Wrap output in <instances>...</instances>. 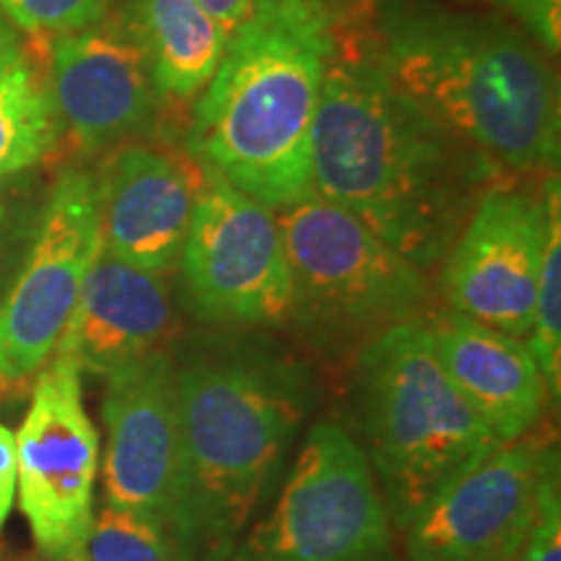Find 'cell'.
Returning a JSON list of instances; mask_svg holds the SVG:
<instances>
[{
	"label": "cell",
	"instance_id": "obj_1",
	"mask_svg": "<svg viewBox=\"0 0 561 561\" xmlns=\"http://www.w3.org/2000/svg\"><path fill=\"white\" fill-rule=\"evenodd\" d=\"M496 172L413 102L377 53L335 45L312 125L314 195L424 271L447 255Z\"/></svg>",
	"mask_w": 561,
	"mask_h": 561
},
{
	"label": "cell",
	"instance_id": "obj_2",
	"mask_svg": "<svg viewBox=\"0 0 561 561\" xmlns=\"http://www.w3.org/2000/svg\"><path fill=\"white\" fill-rule=\"evenodd\" d=\"M180 491L170 525L178 561H227L310 416L305 364L257 346L219 343L174 362Z\"/></svg>",
	"mask_w": 561,
	"mask_h": 561
},
{
	"label": "cell",
	"instance_id": "obj_3",
	"mask_svg": "<svg viewBox=\"0 0 561 561\" xmlns=\"http://www.w3.org/2000/svg\"><path fill=\"white\" fill-rule=\"evenodd\" d=\"M339 32L325 0H255L203 87L187 153L273 210L312 193V125Z\"/></svg>",
	"mask_w": 561,
	"mask_h": 561
},
{
	"label": "cell",
	"instance_id": "obj_4",
	"mask_svg": "<svg viewBox=\"0 0 561 561\" xmlns=\"http://www.w3.org/2000/svg\"><path fill=\"white\" fill-rule=\"evenodd\" d=\"M528 34L445 9L382 19L377 60L413 102L500 170L559 164V81Z\"/></svg>",
	"mask_w": 561,
	"mask_h": 561
},
{
	"label": "cell",
	"instance_id": "obj_5",
	"mask_svg": "<svg viewBox=\"0 0 561 561\" xmlns=\"http://www.w3.org/2000/svg\"><path fill=\"white\" fill-rule=\"evenodd\" d=\"M351 396L359 445L401 533L462 468L504 445L447 377L426 318L364 343Z\"/></svg>",
	"mask_w": 561,
	"mask_h": 561
},
{
	"label": "cell",
	"instance_id": "obj_6",
	"mask_svg": "<svg viewBox=\"0 0 561 561\" xmlns=\"http://www.w3.org/2000/svg\"><path fill=\"white\" fill-rule=\"evenodd\" d=\"M276 219L291 268V318L318 346L371 341L424 318V273L348 210L310 193L278 208Z\"/></svg>",
	"mask_w": 561,
	"mask_h": 561
},
{
	"label": "cell",
	"instance_id": "obj_7",
	"mask_svg": "<svg viewBox=\"0 0 561 561\" xmlns=\"http://www.w3.org/2000/svg\"><path fill=\"white\" fill-rule=\"evenodd\" d=\"M392 523L359 439L335 421L307 432L268 515L227 561H390Z\"/></svg>",
	"mask_w": 561,
	"mask_h": 561
},
{
	"label": "cell",
	"instance_id": "obj_8",
	"mask_svg": "<svg viewBox=\"0 0 561 561\" xmlns=\"http://www.w3.org/2000/svg\"><path fill=\"white\" fill-rule=\"evenodd\" d=\"M178 265L201 320L278 325L291 318V268L276 210L219 178L208 174Z\"/></svg>",
	"mask_w": 561,
	"mask_h": 561
},
{
	"label": "cell",
	"instance_id": "obj_9",
	"mask_svg": "<svg viewBox=\"0 0 561 561\" xmlns=\"http://www.w3.org/2000/svg\"><path fill=\"white\" fill-rule=\"evenodd\" d=\"M100 252L96 174L60 172L30 255L0 301V382L26 380L50 362Z\"/></svg>",
	"mask_w": 561,
	"mask_h": 561
},
{
	"label": "cell",
	"instance_id": "obj_10",
	"mask_svg": "<svg viewBox=\"0 0 561 561\" xmlns=\"http://www.w3.org/2000/svg\"><path fill=\"white\" fill-rule=\"evenodd\" d=\"M16 437V494L34 541L68 561L94 517L100 432L83 409L81 371L50 356L37 371L32 405Z\"/></svg>",
	"mask_w": 561,
	"mask_h": 561
},
{
	"label": "cell",
	"instance_id": "obj_11",
	"mask_svg": "<svg viewBox=\"0 0 561 561\" xmlns=\"http://www.w3.org/2000/svg\"><path fill=\"white\" fill-rule=\"evenodd\" d=\"M557 468V453L541 442H504L419 510L403 530L409 559L515 561Z\"/></svg>",
	"mask_w": 561,
	"mask_h": 561
},
{
	"label": "cell",
	"instance_id": "obj_12",
	"mask_svg": "<svg viewBox=\"0 0 561 561\" xmlns=\"http://www.w3.org/2000/svg\"><path fill=\"white\" fill-rule=\"evenodd\" d=\"M543 198L489 187L445 255L442 294L450 310L525 339L543 257Z\"/></svg>",
	"mask_w": 561,
	"mask_h": 561
},
{
	"label": "cell",
	"instance_id": "obj_13",
	"mask_svg": "<svg viewBox=\"0 0 561 561\" xmlns=\"http://www.w3.org/2000/svg\"><path fill=\"white\" fill-rule=\"evenodd\" d=\"M47 94L58 123L83 149H102L149 128L161 91L130 9L53 37Z\"/></svg>",
	"mask_w": 561,
	"mask_h": 561
},
{
	"label": "cell",
	"instance_id": "obj_14",
	"mask_svg": "<svg viewBox=\"0 0 561 561\" xmlns=\"http://www.w3.org/2000/svg\"><path fill=\"white\" fill-rule=\"evenodd\" d=\"M104 500L164 533L180 491V419L174 359L167 351L107 377Z\"/></svg>",
	"mask_w": 561,
	"mask_h": 561
},
{
	"label": "cell",
	"instance_id": "obj_15",
	"mask_svg": "<svg viewBox=\"0 0 561 561\" xmlns=\"http://www.w3.org/2000/svg\"><path fill=\"white\" fill-rule=\"evenodd\" d=\"M206 180L191 153L117 149L96 174L102 250L164 276L180 263Z\"/></svg>",
	"mask_w": 561,
	"mask_h": 561
},
{
	"label": "cell",
	"instance_id": "obj_16",
	"mask_svg": "<svg viewBox=\"0 0 561 561\" xmlns=\"http://www.w3.org/2000/svg\"><path fill=\"white\" fill-rule=\"evenodd\" d=\"M174 325L170 286L161 273L100 252L53 356L104 377L164 351Z\"/></svg>",
	"mask_w": 561,
	"mask_h": 561
},
{
	"label": "cell",
	"instance_id": "obj_17",
	"mask_svg": "<svg viewBox=\"0 0 561 561\" xmlns=\"http://www.w3.org/2000/svg\"><path fill=\"white\" fill-rule=\"evenodd\" d=\"M426 322L442 367L460 396L502 442L523 439L551 398L528 343L453 310Z\"/></svg>",
	"mask_w": 561,
	"mask_h": 561
},
{
	"label": "cell",
	"instance_id": "obj_18",
	"mask_svg": "<svg viewBox=\"0 0 561 561\" xmlns=\"http://www.w3.org/2000/svg\"><path fill=\"white\" fill-rule=\"evenodd\" d=\"M133 19L161 94L187 100L216 73L229 34L195 0H136Z\"/></svg>",
	"mask_w": 561,
	"mask_h": 561
},
{
	"label": "cell",
	"instance_id": "obj_19",
	"mask_svg": "<svg viewBox=\"0 0 561 561\" xmlns=\"http://www.w3.org/2000/svg\"><path fill=\"white\" fill-rule=\"evenodd\" d=\"M60 123L26 58L0 76V180L32 170L58 146Z\"/></svg>",
	"mask_w": 561,
	"mask_h": 561
},
{
	"label": "cell",
	"instance_id": "obj_20",
	"mask_svg": "<svg viewBox=\"0 0 561 561\" xmlns=\"http://www.w3.org/2000/svg\"><path fill=\"white\" fill-rule=\"evenodd\" d=\"M546 237L543 257L536 284V305L528 331V348L541 369L551 398H559L561 385V198L559 178L553 174L543 185Z\"/></svg>",
	"mask_w": 561,
	"mask_h": 561
},
{
	"label": "cell",
	"instance_id": "obj_21",
	"mask_svg": "<svg viewBox=\"0 0 561 561\" xmlns=\"http://www.w3.org/2000/svg\"><path fill=\"white\" fill-rule=\"evenodd\" d=\"M68 561H178L157 525L104 502Z\"/></svg>",
	"mask_w": 561,
	"mask_h": 561
},
{
	"label": "cell",
	"instance_id": "obj_22",
	"mask_svg": "<svg viewBox=\"0 0 561 561\" xmlns=\"http://www.w3.org/2000/svg\"><path fill=\"white\" fill-rule=\"evenodd\" d=\"M47 193L26 172L0 180V301L16 280L37 237Z\"/></svg>",
	"mask_w": 561,
	"mask_h": 561
},
{
	"label": "cell",
	"instance_id": "obj_23",
	"mask_svg": "<svg viewBox=\"0 0 561 561\" xmlns=\"http://www.w3.org/2000/svg\"><path fill=\"white\" fill-rule=\"evenodd\" d=\"M115 0H0V11L30 34H70L102 21Z\"/></svg>",
	"mask_w": 561,
	"mask_h": 561
},
{
	"label": "cell",
	"instance_id": "obj_24",
	"mask_svg": "<svg viewBox=\"0 0 561 561\" xmlns=\"http://www.w3.org/2000/svg\"><path fill=\"white\" fill-rule=\"evenodd\" d=\"M504 16L515 19L546 55H559L561 47V0H483Z\"/></svg>",
	"mask_w": 561,
	"mask_h": 561
},
{
	"label": "cell",
	"instance_id": "obj_25",
	"mask_svg": "<svg viewBox=\"0 0 561 561\" xmlns=\"http://www.w3.org/2000/svg\"><path fill=\"white\" fill-rule=\"evenodd\" d=\"M515 561H561V500L559 476L546 486L536 520Z\"/></svg>",
	"mask_w": 561,
	"mask_h": 561
},
{
	"label": "cell",
	"instance_id": "obj_26",
	"mask_svg": "<svg viewBox=\"0 0 561 561\" xmlns=\"http://www.w3.org/2000/svg\"><path fill=\"white\" fill-rule=\"evenodd\" d=\"M16 500V437L5 424H0V530L9 520Z\"/></svg>",
	"mask_w": 561,
	"mask_h": 561
},
{
	"label": "cell",
	"instance_id": "obj_27",
	"mask_svg": "<svg viewBox=\"0 0 561 561\" xmlns=\"http://www.w3.org/2000/svg\"><path fill=\"white\" fill-rule=\"evenodd\" d=\"M195 3L208 13L216 24H221L224 32L231 37V34L250 19L255 0H195Z\"/></svg>",
	"mask_w": 561,
	"mask_h": 561
},
{
	"label": "cell",
	"instance_id": "obj_28",
	"mask_svg": "<svg viewBox=\"0 0 561 561\" xmlns=\"http://www.w3.org/2000/svg\"><path fill=\"white\" fill-rule=\"evenodd\" d=\"M21 60H24V50H21L16 34H13L9 21L0 16V76Z\"/></svg>",
	"mask_w": 561,
	"mask_h": 561
}]
</instances>
